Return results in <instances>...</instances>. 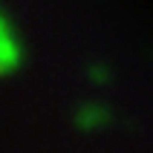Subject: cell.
<instances>
[{
    "instance_id": "6da1fadb",
    "label": "cell",
    "mask_w": 153,
    "mask_h": 153,
    "mask_svg": "<svg viewBox=\"0 0 153 153\" xmlns=\"http://www.w3.org/2000/svg\"><path fill=\"white\" fill-rule=\"evenodd\" d=\"M20 61H23V49H20L15 32L9 29V23L0 17V78L12 75L20 67Z\"/></svg>"
},
{
    "instance_id": "7a4b0ae2",
    "label": "cell",
    "mask_w": 153,
    "mask_h": 153,
    "mask_svg": "<svg viewBox=\"0 0 153 153\" xmlns=\"http://www.w3.org/2000/svg\"><path fill=\"white\" fill-rule=\"evenodd\" d=\"M72 124L81 133H95V130H101V127L110 124V110L104 104H98V101H84L72 113Z\"/></svg>"
},
{
    "instance_id": "3957f363",
    "label": "cell",
    "mask_w": 153,
    "mask_h": 153,
    "mask_svg": "<svg viewBox=\"0 0 153 153\" xmlns=\"http://www.w3.org/2000/svg\"><path fill=\"white\" fill-rule=\"evenodd\" d=\"M87 75H90L93 84H107V81H110V72H107V67H101V64H93V67L87 69Z\"/></svg>"
}]
</instances>
